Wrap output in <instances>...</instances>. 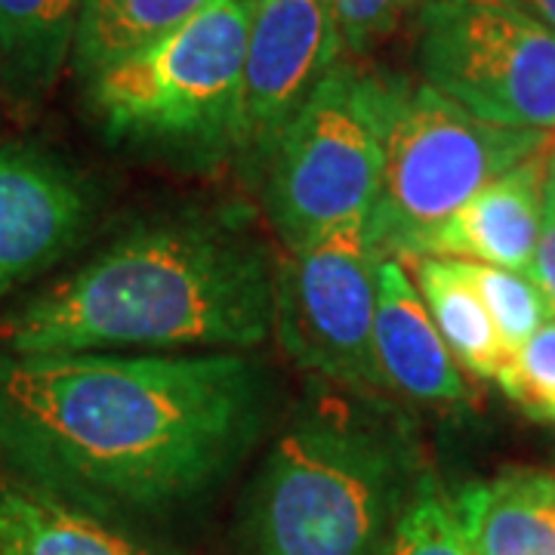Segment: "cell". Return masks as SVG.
Masks as SVG:
<instances>
[{
  "label": "cell",
  "mask_w": 555,
  "mask_h": 555,
  "mask_svg": "<svg viewBox=\"0 0 555 555\" xmlns=\"http://www.w3.org/2000/svg\"><path fill=\"white\" fill-rule=\"evenodd\" d=\"M337 22L324 0H257L241 60L225 155L262 173L275 142L318 83L343 62Z\"/></svg>",
  "instance_id": "9"
},
{
  "label": "cell",
  "mask_w": 555,
  "mask_h": 555,
  "mask_svg": "<svg viewBox=\"0 0 555 555\" xmlns=\"http://www.w3.org/2000/svg\"><path fill=\"white\" fill-rule=\"evenodd\" d=\"M553 133L476 118L426 80L389 75L386 160L367 238L379 257L411 259L491 179L540 152Z\"/></svg>",
  "instance_id": "4"
},
{
  "label": "cell",
  "mask_w": 555,
  "mask_h": 555,
  "mask_svg": "<svg viewBox=\"0 0 555 555\" xmlns=\"http://www.w3.org/2000/svg\"><path fill=\"white\" fill-rule=\"evenodd\" d=\"M473 555H555V476L516 469L454 494Z\"/></svg>",
  "instance_id": "14"
},
{
  "label": "cell",
  "mask_w": 555,
  "mask_h": 555,
  "mask_svg": "<svg viewBox=\"0 0 555 555\" xmlns=\"http://www.w3.org/2000/svg\"><path fill=\"white\" fill-rule=\"evenodd\" d=\"M416 60L476 118L555 133V28L516 0H423Z\"/></svg>",
  "instance_id": "7"
},
{
  "label": "cell",
  "mask_w": 555,
  "mask_h": 555,
  "mask_svg": "<svg viewBox=\"0 0 555 555\" xmlns=\"http://www.w3.org/2000/svg\"><path fill=\"white\" fill-rule=\"evenodd\" d=\"M383 259L367 238V219H356L275 262L278 343L318 379L364 396L383 392L374 361Z\"/></svg>",
  "instance_id": "8"
},
{
  "label": "cell",
  "mask_w": 555,
  "mask_h": 555,
  "mask_svg": "<svg viewBox=\"0 0 555 555\" xmlns=\"http://www.w3.org/2000/svg\"><path fill=\"white\" fill-rule=\"evenodd\" d=\"M553 142V139H550ZM550 142L513 170L491 179L426 244L423 257L473 259L531 275L543 229Z\"/></svg>",
  "instance_id": "12"
},
{
  "label": "cell",
  "mask_w": 555,
  "mask_h": 555,
  "mask_svg": "<svg viewBox=\"0 0 555 555\" xmlns=\"http://www.w3.org/2000/svg\"><path fill=\"white\" fill-rule=\"evenodd\" d=\"M379 555H473L454 496L444 494L429 473L416 485Z\"/></svg>",
  "instance_id": "18"
},
{
  "label": "cell",
  "mask_w": 555,
  "mask_h": 555,
  "mask_svg": "<svg viewBox=\"0 0 555 555\" xmlns=\"http://www.w3.org/2000/svg\"><path fill=\"white\" fill-rule=\"evenodd\" d=\"M389 75L339 62L275 142L259 185L287 250L367 219L386 160Z\"/></svg>",
  "instance_id": "6"
},
{
  "label": "cell",
  "mask_w": 555,
  "mask_h": 555,
  "mask_svg": "<svg viewBox=\"0 0 555 555\" xmlns=\"http://www.w3.org/2000/svg\"><path fill=\"white\" fill-rule=\"evenodd\" d=\"M404 266L456 364L473 377L496 383L513 352L503 346L485 302L460 272L456 259L416 257Z\"/></svg>",
  "instance_id": "15"
},
{
  "label": "cell",
  "mask_w": 555,
  "mask_h": 555,
  "mask_svg": "<svg viewBox=\"0 0 555 555\" xmlns=\"http://www.w3.org/2000/svg\"><path fill=\"white\" fill-rule=\"evenodd\" d=\"M93 219L78 170L43 149H0V299L60 262Z\"/></svg>",
  "instance_id": "10"
},
{
  "label": "cell",
  "mask_w": 555,
  "mask_h": 555,
  "mask_svg": "<svg viewBox=\"0 0 555 555\" xmlns=\"http://www.w3.org/2000/svg\"><path fill=\"white\" fill-rule=\"evenodd\" d=\"M337 22L339 40L346 53H367L379 40L396 31L401 20L420 10L423 0H324Z\"/></svg>",
  "instance_id": "21"
},
{
  "label": "cell",
  "mask_w": 555,
  "mask_h": 555,
  "mask_svg": "<svg viewBox=\"0 0 555 555\" xmlns=\"http://www.w3.org/2000/svg\"><path fill=\"white\" fill-rule=\"evenodd\" d=\"M219 0H80L75 72L80 80L167 38Z\"/></svg>",
  "instance_id": "17"
},
{
  "label": "cell",
  "mask_w": 555,
  "mask_h": 555,
  "mask_svg": "<svg viewBox=\"0 0 555 555\" xmlns=\"http://www.w3.org/2000/svg\"><path fill=\"white\" fill-rule=\"evenodd\" d=\"M531 281L537 291L543 294L550 312L555 315V207L543 201V229H540V241H537L534 266H531Z\"/></svg>",
  "instance_id": "22"
},
{
  "label": "cell",
  "mask_w": 555,
  "mask_h": 555,
  "mask_svg": "<svg viewBox=\"0 0 555 555\" xmlns=\"http://www.w3.org/2000/svg\"><path fill=\"white\" fill-rule=\"evenodd\" d=\"M257 0L217 7L87 78V102L115 142L219 155L238 93Z\"/></svg>",
  "instance_id": "5"
},
{
  "label": "cell",
  "mask_w": 555,
  "mask_h": 555,
  "mask_svg": "<svg viewBox=\"0 0 555 555\" xmlns=\"http://www.w3.org/2000/svg\"><path fill=\"white\" fill-rule=\"evenodd\" d=\"M456 266L476 287L478 299L485 302L496 334L509 352H516L525 339H531V334L546 318H553L546 299L528 275L496 269L488 262H473V259H456Z\"/></svg>",
  "instance_id": "19"
},
{
  "label": "cell",
  "mask_w": 555,
  "mask_h": 555,
  "mask_svg": "<svg viewBox=\"0 0 555 555\" xmlns=\"http://www.w3.org/2000/svg\"><path fill=\"white\" fill-rule=\"evenodd\" d=\"M543 201L555 207V133L553 142H550V155H546V192H543Z\"/></svg>",
  "instance_id": "24"
},
{
  "label": "cell",
  "mask_w": 555,
  "mask_h": 555,
  "mask_svg": "<svg viewBox=\"0 0 555 555\" xmlns=\"http://www.w3.org/2000/svg\"><path fill=\"white\" fill-rule=\"evenodd\" d=\"M528 13H534L537 20H543L550 28H555V0H516Z\"/></svg>",
  "instance_id": "23"
},
{
  "label": "cell",
  "mask_w": 555,
  "mask_h": 555,
  "mask_svg": "<svg viewBox=\"0 0 555 555\" xmlns=\"http://www.w3.org/2000/svg\"><path fill=\"white\" fill-rule=\"evenodd\" d=\"M423 476L392 404L349 389L306 398L247 491L244 555H379Z\"/></svg>",
  "instance_id": "3"
},
{
  "label": "cell",
  "mask_w": 555,
  "mask_h": 555,
  "mask_svg": "<svg viewBox=\"0 0 555 555\" xmlns=\"http://www.w3.org/2000/svg\"><path fill=\"white\" fill-rule=\"evenodd\" d=\"M275 408L250 352L0 356V444L53 491L164 513L217 488Z\"/></svg>",
  "instance_id": "1"
},
{
  "label": "cell",
  "mask_w": 555,
  "mask_h": 555,
  "mask_svg": "<svg viewBox=\"0 0 555 555\" xmlns=\"http://www.w3.org/2000/svg\"><path fill=\"white\" fill-rule=\"evenodd\" d=\"M0 555H152L102 521L35 491H0Z\"/></svg>",
  "instance_id": "16"
},
{
  "label": "cell",
  "mask_w": 555,
  "mask_h": 555,
  "mask_svg": "<svg viewBox=\"0 0 555 555\" xmlns=\"http://www.w3.org/2000/svg\"><path fill=\"white\" fill-rule=\"evenodd\" d=\"M80 0H0V96L22 115L56 90L78 40Z\"/></svg>",
  "instance_id": "13"
},
{
  "label": "cell",
  "mask_w": 555,
  "mask_h": 555,
  "mask_svg": "<svg viewBox=\"0 0 555 555\" xmlns=\"http://www.w3.org/2000/svg\"><path fill=\"white\" fill-rule=\"evenodd\" d=\"M374 361L383 392L420 404H460L469 398L460 364L438 334L408 266L392 257L379 262Z\"/></svg>",
  "instance_id": "11"
},
{
  "label": "cell",
  "mask_w": 555,
  "mask_h": 555,
  "mask_svg": "<svg viewBox=\"0 0 555 555\" xmlns=\"http://www.w3.org/2000/svg\"><path fill=\"white\" fill-rule=\"evenodd\" d=\"M275 259L235 214L130 229L3 321L10 356L250 352L272 337Z\"/></svg>",
  "instance_id": "2"
},
{
  "label": "cell",
  "mask_w": 555,
  "mask_h": 555,
  "mask_svg": "<svg viewBox=\"0 0 555 555\" xmlns=\"http://www.w3.org/2000/svg\"><path fill=\"white\" fill-rule=\"evenodd\" d=\"M496 386L518 411L555 426V315L537 327L509 356Z\"/></svg>",
  "instance_id": "20"
}]
</instances>
